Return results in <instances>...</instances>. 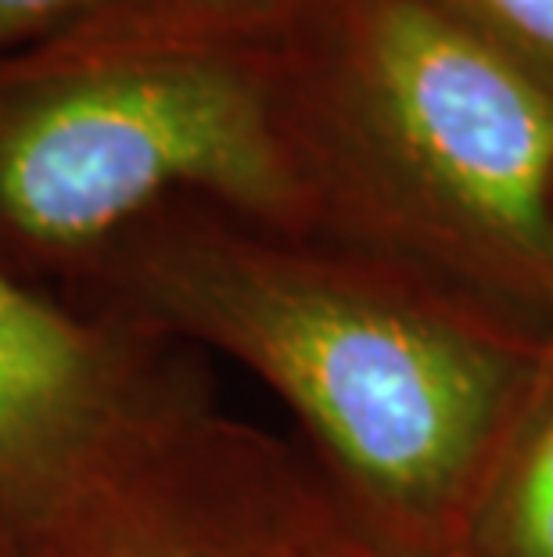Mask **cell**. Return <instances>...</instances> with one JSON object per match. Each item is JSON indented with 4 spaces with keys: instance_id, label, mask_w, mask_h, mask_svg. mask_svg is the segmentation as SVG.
Segmentation results:
<instances>
[{
    "instance_id": "cell-10",
    "label": "cell",
    "mask_w": 553,
    "mask_h": 557,
    "mask_svg": "<svg viewBox=\"0 0 553 557\" xmlns=\"http://www.w3.org/2000/svg\"><path fill=\"white\" fill-rule=\"evenodd\" d=\"M209 15L249 29H285L321 0H194Z\"/></svg>"
},
{
    "instance_id": "cell-5",
    "label": "cell",
    "mask_w": 553,
    "mask_h": 557,
    "mask_svg": "<svg viewBox=\"0 0 553 557\" xmlns=\"http://www.w3.org/2000/svg\"><path fill=\"white\" fill-rule=\"evenodd\" d=\"M291 449L216 413L173 460L109 557H263Z\"/></svg>"
},
{
    "instance_id": "cell-1",
    "label": "cell",
    "mask_w": 553,
    "mask_h": 557,
    "mask_svg": "<svg viewBox=\"0 0 553 557\" xmlns=\"http://www.w3.org/2000/svg\"><path fill=\"white\" fill-rule=\"evenodd\" d=\"M58 302L241 363L399 557H445L553 335L399 256L209 201L155 212Z\"/></svg>"
},
{
    "instance_id": "cell-6",
    "label": "cell",
    "mask_w": 553,
    "mask_h": 557,
    "mask_svg": "<svg viewBox=\"0 0 553 557\" xmlns=\"http://www.w3.org/2000/svg\"><path fill=\"white\" fill-rule=\"evenodd\" d=\"M445 557H553V335Z\"/></svg>"
},
{
    "instance_id": "cell-7",
    "label": "cell",
    "mask_w": 553,
    "mask_h": 557,
    "mask_svg": "<svg viewBox=\"0 0 553 557\" xmlns=\"http://www.w3.org/2000/svg\"><path fill=\"white\" fill-rule=\"evenodd\" d=\"M263 557H399L374 543L356 521L335 504L331 490L296 454L280 475L266 521Z\"/></svg>"
},
{
    "instance_id": "cell-3",
    "label": "cell",
    "mask_w": 553,
    "mask_h": 557,
    "mask_svg": "<svg viewBox=\"0 0 553 557\" xmlns=\"http://www.w3.org/2000/svg\"><path fill=\"white\" fill-rule=\"evenodd\" d=\"M324 234L553 331V90L435 0H321L288 26Z\"/></svg>"
},
{
    "instance_id": "cell-4",
    "label": "cell",
    "mask_w": 553,
    "mask_h": 557,
    "mask_svg": "<svg viewBox=\"0 0 553 557\" xmlns=\"http://www.w3.org/2000/svg\"><path fill=\"white\" fill-rule=\"evenodd\" d=\"M191 349L76 313L0 267V532L104 557L213 410Z\"/></svg>"
},
{
    "instance_id": "cell-2",
    "label": "cell",
    "mask_w": 553,
    "mask_h": 557,
    "mask_svg": "<svg viewBox=\"0 0 553 557\" xmlns=\"http://www.w3.org/2000/svg\"><path fill=\"white\" fill-rule=\"evenodd\" d=\"M176 201L324 234L288 29L151 0L0 51V267L58 302Z\"/></svg>"
},
{
    "instance_id": "cell-9",
    "label": "cell",
    "mask_w": 553,
    "mask_h": 557,
    "mask_svg": "<svg viewBox=\"0 0 553 557\" xmlns=\"http://www.w3.org/2000/svg\"><path fill=\"white\" fill-rule=\"evenodd\" d=\"M137 4H151V0H0V51L37 44L62 29Z\"/></svg>"
},
{
    "instance_id": "cell-8",
    "label": "cell",
    "mask_w": 553,
    "mask_h": 557,
    "mask_svg": "<svg viewBox=\"0 0 553 557\" xmlns=\"http://www.w3.org/2000/svg\"><path fill=\"white\" fill-rule=\"evenodd\" d=\"M553 90V0H435Z\"/></svg>"
}]
</instances>
